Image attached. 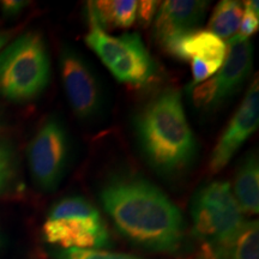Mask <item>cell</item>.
I'll list each match as a JSON object with an SVG mask.
<instances>
[{"mask_svg":"<svg viewBox=\"0 0 259 259\" xmlns=\"http://www.w3.org/2000/svg\"><path fill=\"white\" fill-rule=\"evenodd\" d=\"M100 202L119 233L153 252L174 253L184 240L179 208L151 181L136 173L112 174L100 187Z\"/></svg>","mask_w":259,"mask_h":259,"instance_id":"cell-1","label":"cell"},{"mask_svg":"<svg viewBox=\"0 0 259 259\" xmlns=\"http://www.w3.org/2000/svg\"><path fill=\"white\" fill-rule=\"evenodd\" d=\"M160 8V3L155 0H143L138 3L137 8V18L138 22L143 27H147L155 19L157 14V10Z\"/></svg>","mask_w":259,"mask_h":259,"instance_id":"cell-21","label":"cell"},{"mask_svg":"<svg viewBox=\"0 0 259 259\" xmlns=\"http://www.w3.org/2000/svg\"><path fill=\"white\" fill-rule=\"evenodd\" d=\"M219 259H259L258 221H245Z\"/></svg>","mask_w":259,"mask_h":259,"instance_id":"cell-16","label":"cell"},{"mask_svg":"<svg viewBox=\"0 0 259 259\" xmlns=\"http://www.w3.org/2000/svg\"><path fill=\"white\" fill-rule=\"evenodd\" d=\"M69 150V136L63 121L50 116L28 147L29 170L38 189L45 192L58 189L66 170Z\"/></svg>","mask_w":259,"mask_h":259,"instance_id":"cell-6","label":"cell"},{"mask_svg":"<svg viewBox=\"0 0 259 259\" xmlns=\"http://www.w3.org/2000/svg\"><path fill=\"white\" fill-rule=\"evenodd\" d=\"M51 80V58L40 32L28 31L0 52V96L16 103L37 99Z\"/></svg>","mask_w":259,"mask_h":259,"instance_id":"cell-3","label":"cell"},{"mask_svg":"<svg viewBox=\"0 0 259 259\" xmlns=\"http://www.w3.org/2000/svg\"><path fill=\"white\" fill-rule=\"evenodd\" d=\"M3 246H4V235H3L2 228H0V250L3 248Z\"/></svg>","mask_w":259,"mask_h":259,"instance_id":"cell-25","label":"cell"},{"mask_svg":"<svg viewBox=\"0 0 259 259\" xmlns=\"http://www.w3.org/2000/svg\"><path fill=\"white\" fill-rule=\"evenodd\" d=\"M18 180V163L15 150L8 142L0 139V196L16 187Z\"/></svg>","mask_w":259,"mask_h":259,"instance_id":"cell-17","label":"cell"},{"mask_svg":"<svg viewBox=\"0 0 259 259\" xmlns=\"http://www.w3.org/2000/svg\"><path fill=\"white\" fill-rule=\"evenodd\" d=\"M89 25L85 44L118 82L137 88L150 83L156 73V64L139 34L125 32L120 36H112L95 22L89 21Z\"/></svg>","mask_w":259,"mask_h":259,"instance_id":"cell-5","label":"cell"},{"mask_svg":"<svg viewBox=\"0 0 259 259\" xmlns=\"http://www.w3.org/2000/svg\"><path fill=\"white\" fill-rule=\"evenodd\" d=\"M258 28H259V16H255L253 14H250V12L247 11H244L238 31H236V34L231 38H234V40H238V41L248 40L251 35H253L254 32L258 30Z\"/></svg>","mask_w":259,"mask_h":259,"instance_id":"cell-20","label":"cell"},{"mask_svg":"<svg viewBox=\"0 0 259 259\" xmlns=\"http://www.w3.org/2000/svg\"><path fill=\"white\" fill-rule=\"evenodd\" d=\"M193 234L216 257L231 244L244 225V212L227 181H212L194 193L191 204Z\"/></svg>","mask_w":259,"mask_h":259,"instance_id":"cell-4","label":"cell"},{"mask_svg":"<svg viewBox=\"0 0 259 259\" xmlns=\"http://www.w3.org/2000/svg\"><path fill=\"white\" fill-rule=\"evenodd\" d=\"M208 3L199 0H167L154 21V36L161 46L186 32L197 30L205 17Z\"/></svg>","mask_w":259,"mask_h":259,"instance_id":"cell-11","label":"cell"},{"mask_svg":"<svg viewBox=\"0 0 259 259\" xmlns=\"http://www.w3.org/2000/svg\"><path fill=\"white\" fill-rule=\"evenodd\" d=\"M244 6L235 0H222L216 5L209 19V31L220 38H231L234 36L240 25Z\"/></svg>","mask_w":259,"mask_h":259,"instance_id":"cell-15","label":"cell"},{"mask_svg":"<svg viewBox=\"0 0 259 259\" xmlns=\"http://www.w3.org/2000/svg\"><path fill=\"white\" fill-rule=\"evenodd\" d=\"M134 131L142 156L162 177L184 174L196 160L198 143L177 89L162 90L142 106Z\"/></svg>","mask_w":259,"mask_h":259,"instance_id":"cell-2","label":"cell"},{"mask_svg":"<svg viewBox=\"0 0 259 259\" xmlns=\"http://www.w3.org/2000/svg\"><path fill=\"white\" fill-rule=\"evenodd\" d=\"M259 124V87L258 79L248 87L238 111L213 148L209 161L210 173H220L231 162L242 144L257 131Z\"/></svg>","mask_w":259,"mask_h":259,"instance_id":"cell-9","label":"cell"},{"mask_svg":"<svg viewBox=\"0 0 259 259\" xmlns=\"http://www.w3.org/2000/svg\"><path fill=\"white\" fill-rule=\"evenodd\" d=\"M138 2L136 0H112L89 2L87 15L102 30L111 28H130L137 18Z\"/></svg>","mask_w":259,"mask_h":259,"instance_id":"cell-13","label":"cell"},{"mask_svg":"<svg viewBox=\"0 0 259 259\" xmlns=\"http://www.w3.org/2000/svg\"><path fill=\"white\" fill-rule=\"evenodd\" d=\"M168 54L183 61L198 59L211 64L218 69L222 66L227 54V44L209 30L186 32L162 46Z\"/></svg>","mask_w":259,"mask_h":259,"instance_id":"cell-12","label":"cell"},{"mask_svg":"<svg viewBox=\"0 0 259 259\" xmlns=\"http://www.w3.org/2000/svg\"><path fill=\"white\" fill-rule=\"evenodd\" d=\"M56 259H143L132 254L115 253L105 250H60L54 253Z\"/></svg>","mask_w":259,"mask_h":259,"instance_id":"cell-19","label":"cell"},{"mask_svg":"<svg viewBox=\"0 0 259 259\" xmlns=\"http://www.w3.org/2000/svg\"><path fill=\"white\" fill-rule=\"evenodd\" d=\"M11 30H0V52L4 50L10 38H11Z\"/></svg>","mask_w":259,"mask_h":259,"instance_id":"cell-24","label":"cell"},{"mask_svg":"<svg viewBox=\"0 0 259 259\" xmlns=\"http://www.w3.org/2000/svg\"><path fill=\"white\" fill-rule=\"evenodd\" d=\"M3 15L5 17H16L21 14L23 10L27 8L29 2H23V0H5L0 3Z\"/></svg>","mask_w":259,"mask_h":259,"instance_id":"cell-22","label":"cell"},{"mask_svg":"<svg viewBox=\"0 0 259 259\" xmlns=\"http://www.w3.org/2000/svg\"><path fill=\"white\" fill-rule=\"evenodd\" d=\"M59 69L67 101L80 120H92L102 107V92L96 74L88 61L76 50L64 47L60 52Z\"/></svg>","mask_w":259,"mask_h":259,"instance_id":"cell-8","label":"cell"},{"mask_svg":"<svg viewBox=\"0 0 259 259\" xmlns=\"http://www.w3.org/2000/svg\"><path fill=\"white\" fill-rule=\"evenodd\" d=\"M244 8L245 11L250 12V14H253L255 16H259V3L257 0H248V2L245 3Z\"/></svg>","mask_w":259,"mask_h":259,"instance_id":"cell-23","label":"cell"},{"mask_svg":"<svg viewBox=\"0 0 259 259\" xmlns=\"http://www.w3.org/2000/svg\"><path fill=\"white\" fill-rule=\"evenodd\" d=\"M2 121H3V112H2V108H0V125H2Z\"/></svg>","mask_w":259,"mask_h":259,"instance_id":"cell-26","label":"cell"},{"mask_svg":"<svg viewBox=\"0 0 259 259\" xmlns=\"http://www.w3.org/2000/svg\"><path fill=\"white\" fill-rule=\"evenodd\" d=\"M232 191L242 212L257 215L259 211V164L257 153L252 151L242 161L236 171Z\"/></svg>","mask_w":259,"mask_h":259,"instance_id":"cell-14","label":"cell"},{"mask_svg":"<svg viewBox=\"0 0 259 259\" xmlns=\"http://www.w3.org/2000/svg\"><path fill=\"white\" fill-rule=\"evenodd\" d=\"M100 213L92 203L83 197H67L53 205L47 219L74 218V216H93Z\"/></svg>","mask_w":259,"mask_h":259,"instance_id":"cell-18","label":"cell"},{"mask_svg":"<svg viewBox=\"0 0 259 259\" xmlns=\"http://www.w3.org/2000/svg\"><path fill=\"white\" fill-rule=\"evenodd\" d=\"M253 64V47L250 40L229 38L227 54L218 74L191 90L192 102L197 108L212 111L231 99L241 89L250 76Z\"/></svg>","mask_w":259,"mask_h":259,"instance_id":"cell-7","label":"cell"},{"mask_svg":"<svg viewBox=\"0 0 259 259\" xmlns=\"http://www.w3.org/2000/svg\"><path fill=\"white\" fill-rule=\"evenodd\" d=\"M42 234L48 244L60 246L63 250H103L111 245V236L100 213L47 219Z\"/></svg>","mask_w":259,"mask_h":259,"instance_id":"cell-10","label":"cell"}]
</instances>
